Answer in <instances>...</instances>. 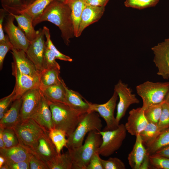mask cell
Returning <instances> with one entry per match:
<instances>
[{"label":"cell","mask_w":169,"mask_h":169,"mask_svg":"<svg viewBox=\"0 0 169 169\" xmlns=\"http://www.w3.org/2000/svg\"><path fill=\"white\" fill-rule=\"evenodd\" d=\"M45 21L50 22L59 27L64 43L69 45L70 39L75 36L71 11L69 5L53 0L42 13L33 20V24L34 27Z\"/></svg>","instance_id":"obj_1"},{"label":"cell","mask_w":169,"mask_h":169,"mask_svg":"<svg viewBox=\"0 0 169 169\" xmlns=\"http://www.w3.org/2000/svg\"><path fill=\"white\" fill-rule=\"evenodd\" d=\"M48 101L54 128L64 131L68 137L75 130L85 113L76 110L64 103Z\"/></svg>","instance_id":"obj_2"},{"label":"cell","mask_w":169,"mask_h":169,"mask_svg":"<svg viewBox=\"0 0 169 169\" xmlns=\"http://www.w3.org/2000/svg\"><path fill=\"white\" fill-rule=\"evenodd\" d=\"M102 140L99 132L92 131L88 133L83 145L77 148L68 149L72 162V169H86Z\"/></svg>","instance_id":"obj_3"},{"label":"cell","mask_w":169,"mask_h":169,"mask_svg":"<svg viewBox=\"0 0 169 169\" xmlns=\"http://www.w3.org/2000/svg\"><path fill=\"white\" fill-rule=\"evenodd\" d=\"M102 127V121L98 113L95 111L84 113L75 130L67 137V148L72 149L80 146L87 133L92 131L99 132Z\"/></svg>","instance_id":"obj_4"},{"label":"cell","mask_w":169,"mask_h":169,"mask_svg":"<svg viewBox=\"0 0 169 169\" xmlns=\"http://www.w3.org/2000/svg\"><path fill=\"white\" fill-rule=\"evenodd\" d=\"M13 128L19 144L32 152L34 150L40 137L48 131L31 118L21 121Z\"/></svg>","instance_id":"obj_5"},{"label":"cell","mask_w":169,"mask_h":169,"mask_svg":"<svg viewBox=\"0 0 169 169\" xmlns=\"http://www.w3.org/2000/svg\"><path fill=\"white\" fill-rule=\"evenodd\" d=\"M138 95L143 101L142 107L145 109L164 101L169 89V82H153L147 81L137 85Z\"/></svg>","instance_id":"obj_6"},{"label":"cell","mask_w":169,"mask_h":169,"mask_svg":"<svg viewBox=\"0 0 169 169\" xmlns=\"http://www.w3.org/2000/svg\"><path fill=\"white\" fill-rule=\"evenodd\" d=\"M127 131L125 125H119L116 129L99 131L102 142L97 151L102 156L108 157L119 149L125 139Z\"/></svg>","instance_id":"obj_7"},{"label":"cell","mask_w":169,"mask_h":169,"mask_svg":"<svg viewBox=\"0 0 169 169\" xmlns=\"http://www.w3.org/2000/svg\"><path fill=\"white\" fill-rule=\"evenodd\" d=\"M118 95L114 91L112 96L106 103L102 104L92 103L87 101L89 105L88 112L95 111L99 113L105 120L106 125L103 131H110L116 129L120 124L116 122L114 116V111Z\"/></svg>","instance_id":"obj_8"},{"label":"cell","mask_w":169,"mask_h":169,"mask_svg":"<svg viewBox=\"0 0 169 169\" xmlns=\"http://www.w3.org/2000/svg\"><path fill=\"white\" fill-rule=\"evenodd\" d=\"M15 19L12 14L7 12L4 22L3 29L7 33L13 48L22 50L26 53L30 42L20 28L14 24Z\"/></svg>","instance_id":"obj_9"},{"label":"cell","mask_w":169,"mask_h":169,"mask_svg":"<svg viewBox=\"0 0 169 169\" xmlns=\"http://www.w3.org/2000/svg\"><path fill=\"white\" fill-rule=\"evenodd\" d=\"M114 90L119 98L115 117L117 123L119 124L121 119L125 116L129 106L133 104L139 103L140 101L136 95L132 94L131 90L128 85L120 80L115 85Z\"/></svg>","instance_id":"obj_10"},{"label":"cell","mask_w":169,"mask_h":169,"mask_svg":"<svg viewBox=\"0 0 169 169\" xmlns=\"http://www.w3.org/2000/svg\"><path fill=\"white\" fill-rule=\"evenodd\" d=\"M154 54L153 62L157 74L165 79H169V38L151 48Z\"/></svg>","instance_id":"obj_11"},{"label":"cell","mask_w":169,"mask_h":169,"mask_svg":"<svg viewBox=\"0 0 169 169\" xmlns=\"http://www.w3.org/2000/svg\"><path fill=\"white\" fill-rule=\"evenodd\" d=\"M45 37L43 29H39L36 38L30 42L26 52L28 58L40 73L44 69V58L46 47Z\"/></svg>","instance_id":"obj_12"},{"label":"cell","mask_w":169,"mask_h":169,"mask_svg":"<svg viewBox=\"0 0 169 169\" xmlns=\"http://www.w3.org/2000/svg\"><path fill=\"white\" fill-rule=\"evenodd\" d=\"M12 74L15 78V100L21 97L26 92L32 89L39 88L40 84V74L31 76L21 73L13 62L12 63Z\"/></svg>","instance_id":"obj_13"},{"label":"cell","mask_w":169,"mask_h":169,"mask_svg":"<svg viewBox=\"0 0 169 169\" xmlns=\"http://www.w3.org/2000/svg\"><path fill=\"white\" fill-rule=\"evenodd\" d=\"M42 93L39 88L31 89L22 96V102L20 110L22 121L30 119L38 106Z\"/></svg>","instance_id":"obj_14"},{"label":"cell","mask_w":169,"mask_h":169,"mask_svg":"<svg viewBox=\"0 0 169 169\" xmlns=\"http://www.w3.org/2000/svg\"><path fill=\"white\" fill-rule=\"evenodd\" d=\"M142 107L133 109L129 112L127 121L125 125L127 131L132 136L139 135L149 123Z\"/></svg>","instance_id":"obj_15"},{"label":"cell","mask_w":169,"mask_h":169,"mask_svg":"<svg viewBox=\"0 0 169 169\" xmlns=\"http://www.w3.org/2000/svg\"><path fill=\"white\" fill-rule=\"evenodd\" d=\"M32 152L47 164L59 154L49 137L48 131L40 137Z\"/></svg>","instance_id":"obj_16"},{"label":"cell","mask_w":169,"mask_h":169,"mask_svg":"<svg viewBox=\"0 0 169 169\" xmlns=\"http://www.w3.org/2000/svg\"><path fill=\"white\" fill-rule=\"evenodd\" d=\"M30 118L34 120L48 131L54 128L52 114L48 101L42 93L40 103Z\"/></svg>","instance_id":"obj_17"},{"label":"cell","mask_w":169,"mask_h":169,"mask_svg":"<svg viewBox=\"0 0 169 169\" xmlns=\"http://www.w3.org/2000/svg\"><path fill=\"white\" fill-rule=\"evenodd\" d=\"M11 51L13 62L21 73L33 77L40 75V72L37 69L24 51L14 48Z\"/></svg>","instance_id":"obj_18"},{"label":"cell","mask_w":169,"mask_h":169,"mask_svg":"<svg viewBox=\"0 0 169 169\" xmlns=\"http://www.w3.org/2000/svg\"><path fill=\"white\" fill-rule=\"evenodd\" d=\"M149 156L140 135L136 136L135 143L127 158L130 167L132 169H141L144 161Z\"/></svg>","instance_id":"obj_19"},{"label":"cell","mask_w":169,"mask_h":169,"mask_svg":"<svg viewBox=\"0 0 169 169\" xmlns=\"http://www.w3.org/2000/svg\"><path fill=\"white\" fill-rule=\"evenodd\" d=\"M22 102L21 97L13 101L9 109L0 120V127L3 129L13 128L22 121L20 110Z\"/></svg>","instance_id":"obj_20"},{"label":"cell","mask_w":169,"mask_h":169,"mask_svg":"<svg viewBox=\"0 0 169 169\" xmlns=\"http://www.w3.org/2000/svg\"><path fill=\"white\" fill-rule=\"evenodd\" d=\"M105 7L87 5L81 16L77 37L80 35L86 27L98 21L103 15Z\"/></svg>","instance_id":"obj_21"},{"label":"cell","mask_w":169,"mask_h":169,"mask_svg":"<svg viewBox=\"0 0 169 169\" xmlns=\"http://www.w3.org/2000/svg\"><path fill=\"white\" fill-rule=\"evenodd\" d=\"M31 151L19 144L13 147L0 150V155L7 163H15L29 160Z\"/></svg>","instance_id":"obj_22"},{"label":"cell","mask_w":169,"mask_h":169,"mask_svg":"<svg viewBox=\"0 0 169 169\" xmlns=\"http://www.w3.org/2000/svg\"><path fill=\"white\" fill-rule=\"evenodd\" d=\"M63 83L65 89L64 104L80 112L83 113L88 112L89 105L87 101L85 99L84 100L79 93L69 89L63 80Z\"/></svg>","instance_id":"obj_23"},{"label":"cell","mask_w":169,"mask_h":169,"mask_svg":"<svg viewBox=\"0 0 169 169\" xmlns=\"http://www.w3.org/2000/svg\"><path fill=\"white\" fill-rule=\"evenodd\" d=\"M39 88L48 100L64 104L65 89L62 79L60 84L45 86L40 84Z\"/></svg>","instance_id":"obj_24"},{"label":"cell","mask_w":169,"mask_h":169,"mask_svg":"<svg viewBox=\"0 0 169 169\" xmlns=\"http://www.w3.org/2000/svg\"><path fill=\"white\" fill-rule=\"evenodd\" d=\"M12 14L16 20L18 26L24 32L30 42L36 37L38 30L36 31L33 24V20L29 15L25 13Z\"/></svg>","instance_id":"obj_25"},{"label":"cell","mask_w":169,"mask_h":169,"mask_svg":"<svg viewBox=\"0 0 169 169\" xmlns=\"http://www.w3.org/2000/svg\"><path fill=\"white\" fill-rule=\"evenodd\" d=\"M68 5L71 10L74 36L77 37L81 16L87 5V0H71Z\"/></svg>","instance_id":"obj_26"},{"label":"cell","mask_w":169,"mask_h":169,"mask_svg":"<svg viewBox=\"0 0 169 169\" xmlns=\"http://www.w3.org/2000/svg\"><path fill=\"white\" fill-rule=\"evenodd\" d=\"M60 73V69L55 68L44 69L40 73V84L51 86L61 84Z\"/></svg>","instance_id":"obj_27"},{"label":"cell","mask_w":169,"mask_h":169,"mask_svg":"<svg viewBox=\"0 0 169 169\" xmlns=\"http://www.w3.org/2000/svg\"><path fill=\"white\" fill-rule=\"evenodd\" d=\"M161 132L157 124L149 122L139 135L143 144L147 147L154 142Z\"/></svg>","instance_id":"obj_28"},{"label":"cell","mask_w":169,"mask_h":169,"mask_svg":"<svg viewBox=\"0 0 169 169\" xmlns=\"http://www.w3.org/2000/svg\"><path fill=\"white\" fill-rule=\"evenodd\" d=\"M53 0H36L20 11L18 14L25 13L30 17L33 20L42 13L47 7Z\"/></svg>","instance_id":"obj_29"},{"label":"cell","mask_w":169,"mask_h":169,"mask_svg":"<svg viewBox=\"0 0 169 169\" xmlns=\"http://www.w3.org/2000/svg\"><path fill=\"white\" fill-rule=\"evenodd\" d=\"M49 169H72V162L68 151L58 154L47 163Z\"/></svg>","instance_id":"obj_30"},{"label":"cell","mask_w":169,"mask_h":169,"mask_svg":"<svg viewBox=\"0 0 169 169\" xmlns=\"http://www.w3.org/2000/svg\"><path fill=\"white\" fill-rule=\"evenodd\" d=\"M169 145V127L161 131L154 142L146 148L149 155L154 154L161 148Z\"/></svg>","instance_id":"obj_31"},{"label":"cell","mask_w":169,"mask_h":169,"mask_svg":"<svg viewBox=\"0 0 169 169\" xmlns=\"http://www.w3.org/2000/svg\"><path fill=\"white\" fill-rule=\"evenodd\" d=\"M49 135L55 146L58 153L64 147H67V139L65 132L60 129L54 128L49 131Z\"/></svg>","instance_id":"obj_32"},{"label":"cell","mask_w":169,"mask_h":169,"mask_svg":"<svg viewBox=\"0 0 169 169\" xmlns=\"http://www.w3.org/2000/svg\"><path fill=\"white\" fill-rule=\"evenodd\" d=\"M2 7L8 13L18 14L25 8L24 0H1Z\"/></svg>","instance_id":"obj_33"},{"label":"cell","mask_w":169,"mask_h":169,"mask_svg":"<svg viewBox=\"0 0 169 169\" xmlns=\"http://www.w3.org/2000/svg\"><path fill=\"white\" fill-rule=\"evenodd\" d=\"M163 102L150 106L145 109L144 114L148 122L157 125L161 114Z\"/></svg>","instance_id":"obj_34"},{"label":"cell","mask_w":169,"mask_h":169,"mask_svg":"<svg viewBox=\"0 0 169 169\" xmlns=\"http://www.w3.org/2000/svg\"><path fill=\"white\" fill-rule=\"evenodd\" d=\"M43 29L46 39V45L54 53L56 59L64 61L72 62L73 60L69 56L61 53L58 50L54 45L51 39L49 29L45 26H44Z\"/></svg>","instance_id":"obj_35"},{"label":"cell","mask_w":169,"mask_h":169,"mask_svg":"<svg viewBox=\"0 0 169 169\" xmlns=\"http://www.w3.org/2000/svg\"><path fill=\"white\" fill-rule=\"evenodd\" d=\"M150 165L155 169H169V158L155 153L149 155Z\"/></svg>","instance_id":"obj_36"},{"label":"cell","mask_w":169,"mask_h":169,"mask_svg":"<svg viewBox=\"0 0 169 169\" xmlns=\"http://www.w3.org/2000/svg\"><path fill=\"white\" fill-rule=\"evenodd\" d=\"M159 0H125V5L127 7L142 9L155 6Z\"/></svg>","instance_id":"obj_37"},{"label":"cell","mask_w":169,"mask_h":169,"mask_svg":"<svg viewBox=\"0 0 169 169\" xmlns=\"http://www.w3.org/2000/svg\"><path fill=\"white\" fill-rule=\"evenodd\" d=\"M3 136L5 148H10L19 144L15 132L12 128L4 129Z\"/></svg>","instance_id":"obj_38"},{"label":"cell","mask_w":169,"mask_h":169,"mask_svg":"<svg viewBox=\"0 0 169 169\" xmlns=\"http://www.w3.org/2000/svg\"><path fill=\"white\" fill-rule=\"evenodd\" d=\"M157 125L161 131L169 127V104L165 101L162 105V112Z\"/></svg>","instance_id":"obj_39"},{"label":"cell","mask_w":169,"mask_h":169,"mask_svg":"<svg viewBox=\"0 0 169 169\" xmlns=\"http://www.w3.org/2000/svg\"><path fill=\"white\" fill-rule=\"evenodd\" d=\"M54 53L46 45L43 60L44 69L49 68H55L60 69V66L56 61Z\"/></svg>","instance_id":"obj_40"},{"label":"cell","mask_w":169,"mask_h":169,"mask_svg":"<svg viewBox=\"0 0 169 169\" xmlns=\"http://www.w3.org/2000/svg\"><path fill=\"white\" fill-rule=\"evenodd\" d=\"M103 169H125L124 163L118 158L110 157L107 160L101 159Z\"/></svg>","instance_id":"obj_41"},{"label":"cell","mask_w":169,"mask_h":169,"mask_svg":"<svg viewBox=\"0 0 169 169\" xmlns=\"http://www.w3.org/2000/svg\"><path fill=\"white\" fill-rule=\"evenodd\" d=\"M15 88L14 87L12 92L8 95L0 99V120L3 116L8 110L11 103L15 100Z\"/></svg>","instance_id":"obj_42"},{"label":"cell","mask_w":169,"mask_h":169,"mask_svg":"<svg viewBox=\"0 0 169 169\" xmlns=\"http://www.w3.org/2000/svg\"><path fill=\"white\" fill-rule=\"evenodd\" d=\"M30 169H49L46 163L32 152L29 159Z\"/></svg>","instance_id":"obj_43"},{"label":"cell","mask_w":169,"mask_h":169,"mask_svg":"<svg viewBox=\"0 0 169 169\" xmlns=\"http://www.w3.org/2000/svg\"><path fill=\"white\" fill-rule=\"evenodd\" d=\"M13 47L7 35L5 41L0 42V69H2L4 60L6 54L9 50H11Z\"/></svg>","instance_id":"obj_44"},{"label":"cell","mask_w":169,"mask_h":169,"mask_svg":"<svg viewBox=\"0 0 169 169\" xmlns=\"http://www.w3.org/2000/svg\"><path fill=\"white\" fill-rule=\"evenodd\" d=\"M100 155L96 151L93 155L86 169H103Z\"/></svg>","instance_id":"obj_45"},{"label":"cell","mask_w":169,"mask_h":169,"mask_svg":"<svg viewBox=\"0 0 169 169\" xmlns=\"http://www.w3.org/2000/svg\"><path fill=\"white\" fill-rule=\"evenodd\" d=\"M7 12L3 8L0 9V42L5 41L7 38V35L4 33L3 23Z\"/></svg>","instance_id":"obj_46"},{"label":"cell","mask_w":169,"mask_h":169,"mask_svg":"<svg viewBox=\"0 0 169 169\" xmlns=\"http://www.w3.org/2000/svg\"><path fill=\"white\" fill-rule=\"evenodd\" d=\"M10 169H30L29 160L15 163H7Z\"/></svg>","instance_id":"obj_47"},{"label":"cell","mask_w":169,"mask_h":169,"mask_svg":"<svg viewBox=\"0 0 169 169\" xmlns=\"http://www.w3.org/2000/svg\"><path fill=\"white\" fill-rule=\"evenodd\" d=\"M109 0H87V5L95 6L105 7Z\"/></svg>","instance_id":"obj_48"},{"label":"cell","mask_w":169,"mask_h":169,"mask_svg":"<svg viewBox=\"0 0 169 169\" xmlns=\"http://www.w3.org/2000/svg\"><path fill=\"white\" fill-rule=\"evenodd\" d=\"M155 153L169 158V145L161 148L156 151Z\"/></svg>","instance_id":"obj_49"},{"label":"cell","mask_w":169,"mask_h":169,"mask_svg":"<svg viewBox=\"0 0 169 169\" xmlns=\"http://www.w3.org/2000/svg\"><path fill=\"white\" fill-rule=\"evenodd\" d=\"M3 128L0 127V150L5 148L3 136Z\"/></svg>","instance_id":"obj_50"},{"label":"cell","mask_w":169,"mask_h":169,"mask_svg":"<svg viewBox=\"0 0 169 169\" xmlns=\"http://www.w3.org/2000/svg\"><path fill=\"white\" fill-rule=\"evenodd\" d=\"M7 162L6 158L3 156L0 155V167Z\"/></svg>","instance_id":"obj_51"},{"label":"cell","mask_w":169,"mask_h":169,"mask_svg":"<svg viewBox=\"0 0 169 169\" xmlns=\"http://www.w3.org/2000/svg\"><path fill=\"white\" fill-rule=\"evenodd\" d=\"M36 0H24V4L25 8L32 4Z\"/></svg>","instance_id":"obj_52"},{"label":"cell","mask_w":169,"mask_h":169,"mask_svg":"<svg viewBox=\"0 0 169 169\" xmlns=\"http://www.w3.org/2000/svg\"><path fill=\"white\" fill-rule=\"evenodd\" d=\"M0 169H10L9 166L6 162V163L3 165L1 167H0Z\"/></svg>","instance_id":"obj_53"},{"label":"cell","mask_w":169,"mask_h":169,"mask_svg":"<svg viewBox=\"0 0 169 169\" xmlns=\"http://www.w3.org/2000/svg\"><path fill=\"white\" fill-rule=\"evenodd\" d=\"M64 3L68 4L71 0H56Z\"/></svg>","instance_id":"obj_54"},{"label":"cell","mask_w":169,"mask_h":169,"mask_svg":"<svg viewBox=\"0 0 169 169\" xmlns=\"http://www.w3.org/2000/svg\"><path fill=\"white\" fill-rule=\"evenodd\" d=\"M164 101L169 104V89L167 93V94L166 97Z\"/></svg>","instance_id":"obj_55"}]
</instances>
